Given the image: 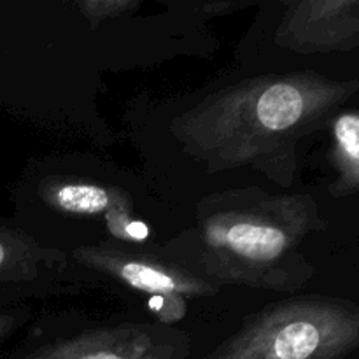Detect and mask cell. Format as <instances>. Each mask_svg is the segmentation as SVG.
I'll return each mask as SVG.
<instances>
[{
    "mask_svg": "<svg viewBox=\"0 0 359 359\" xmlns=\"http://www.w3.org/2000/svg\"><path fill=\"white\" fill-rule=\"evenodd\" d=\"M328 128L332 133L328 158L337 174L328 191L333 198H346L359 193V111H339Z\"/></svg>",
    "mask_w": 359,
    "mask_h": 359,
    "instance_id": "9c48e42d",
    "label": "cell"
},
{
    "mask_svg": "<svg viewBox=\"0 0 359 359\" xmlns=\"http://www.w3.org/2000/svg\"><path fill=\"white\" fill-rule=\"evenodd\" d=\"M41 198L48 207L70 216L104 217L114 237L132 242L146 241L149 228L132 217L128 195L112 186L74 177H53L41 186Z\"/></svg>",
    "mask_w": 359,
    "mask_h": 359,
    "instance_id": "ba28073f",
    "label": "cell"
},
{
    "mask_svg": "<svg viewBox=\"0 0 359 359\" xmlns=\"http://www.w3.org/2000/svg\"><path fill=\"white\" fill-rule=\"evenodd\" d=\"M276 44L298 55L347 53L359 48V0L287 2Z\"/></svg>",
    "mask_w": 359,
    "mask_h": 359,
    "instance_id": "52a82bcc",
    "label": "cell"
},
{
    "mask_svg": "<svg viewBox=\"0 0 359 359\" xmlns=\"http://www.w3.org/2000/svg\"><path fill=\"white\" fill-rule=\"evenodd\" d=\"M23 312H0V342H4L23 323Z\"/></svg>",
    "mask_w": 359,
    "mask_h": 359,
    "instance_id": "8fae6325",
    "label": "cell"
},
{
    "mask_svg": "<svg viewBox=\"0 0 359 359\" xmlns=\"http://www.w3.org/2000/svg\"><path fill=\"white\" fill-rule=\"evenodd\" d=\"M359 91L312 70L265 74L217 90L177 114L170 132L209 174L252 168L283 188L298 174V142L328 126Z\"/></svg>",
    "mask_w": 359,
    "mask_h": 359,
    "instance_id": "6da1fadb",
    "label": "cell"
},
{
    "mask_svg": "<svg viewBox=\"0 0 359 359\" xmlns=\"http://www.w3.org/2000/svg\"><path fill=\"white\" fill-rule=\"evenodd\" d=\"M359 351V304L307 294L266 305L203 359H344Z\"/></svg>",
    "mask_w": 359,
    "mask_h": 359,
    "instance_id": "3957f363",
    "label": "cell"
},
{
    "mask_svg": "<svg viewBox=\"0 0 359 359\" xmlns=\"http://www.w3.org/2000/svg\"><path fill=\"white\" fill-rule=\"evenodd\" d=\"M84 280L67 252L0 223V290L18 297H56L79 293Z\"/></svg>",
    "mask_w": 359,
    "mask_h": 359,
    "instance_id": "8992f818",
    "label": "cell"
},
{
    "mask_svg": "<svg viewBox=\"0 0 359 359\" xmlns=\"http://www.w3.org/2000/svg\"><path fill=\"white\" fill-rule=\"evenodd\" d=\"M191 339L163 323H119L49 340L21 359H186Z\"/></svg>",
    "mask_w": 359,
    "mask_h": 359,
    "instance_id": "5b68a950",
    "label": "cell"
},
{
    "mask_svg": "<svg viewBox=\"0 0 359 359\" xmlns=\"http://www.w3.org/2000/svg\"><path fill=\"white\" fill-rule=\"evenodd\" d=\"M200 9L207 16H223V14H230L233 11L242 9L245 7V4H235V2H207L200 4Z\"/></svg>",
    "mask_w": 359,
    "mask_h": 359,
    "instance_id": "7c38bea8",
    "label": "cell"
},
{
    "mask_svg": "<svg viewBox=\"0 0 359 359\" xmlns=\"http://www.w3.org/2000/svg\"><path fill=\"white\" fill-rule=\"evenodd\" d=\"M326 226L318 202L305 193L226 189L203 196L195 226L172 238L160 255L219 290L297 293L316 273L302 244Z\"/></svg>",
    "mask_w": 359,
    "mask_h": 359,
    "instance_id": "7a4b0ae2",
    "label": "cell"
},
{
    "mask_svg": "<svg viewBox=\"0 0 359 359\" xmlns=\"http://www.w3.org/2000/svg\"><path fill=\"white\" fill-rule=\"evenodd\" d=\"M83 270L118 280L123 286L153 298L158 323L170 326L186 314V298L216 297L219 287L188 272L160 252H144L121 245H79L69 252Z\"/></svg>",
    "mask_w": 359,
    "mask_h": 359,
    "instance_id": "277c9868",
    "label": "cell"
},
{
    "mask_svg": "<svg viewBox=\"0 0 359 359\" xmlns=\"http://www.w3.org/2000/svg\"><path fill=\"white\" fill-rule=\"evenodd\" d=\"M76 7L86 18L91 28H98L105 21L126 16V14L140 9L142 2H137V0H81V2H76Z\"/></svg>",
    "mask_w": 359,
    "mask_h": 359,
    "instance_id": "30bf717a",
    "label": "cell"
}]
</instances>
